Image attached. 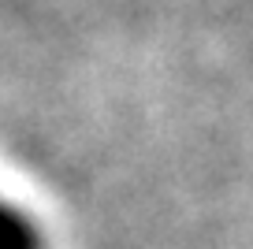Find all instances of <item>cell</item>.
<instances>
[{"label": "cell", "mask_w": 253, "mask_h": 249, "mask_svg": "<svg viewBox=\"0 0 253 249\" xmlns=\"http://www.w3.org/2000/svg\"><path fill=\"white\" fill-rule=\"evenodd\" d=\"M0 249H41L38 227L8 201H0Z\"/></svg>", "instance_id": "obj_1"}]
</instances>
